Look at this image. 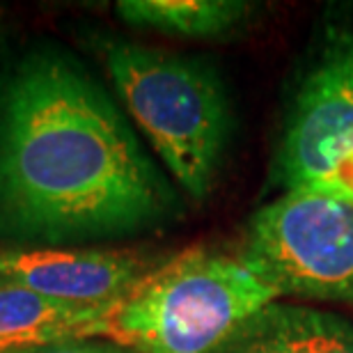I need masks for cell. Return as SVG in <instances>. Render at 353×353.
<instances>
[{"label":"cell","instance_id":"1","mask_svg":"<svg viewBox=\"0 0 353 353\" xmlns=\"http://www.w3.org/2000/svg\"><path fill=\"white\" fill-rule=\"evenodd\" d=\"M170 186L101 85L60 51H34L0 90V230L69 243L152 228Z\"/></svg>","mask_w":353,"mask_h":353},{"label":"cell","instance_id":"2","mask_svg":"<svg viewBox=\"0 0 353 353\" xmlns=\"http://www.w3.org/2000/svg\"><path fill=\"white\" fill-rule=\"evenodd\" d=\"M278 296L243 255L190 248L152 266L105 310L94 337L131 353H216Z\"/></svg>","mask_w":353,"mask_h":353},{"label":"cell","instance_id":"3","mask_svg":"<svg viewBox=\"0 0 353 353\" xmlns=\"http://www.w3.org/2000/svg\"><path fill=\"white\" fill-rule=\"evenodd\" d=\"M105 65L126 108L190 197L214 186L230 110L223 83L204 60L119 41Z\"/></svg>","mask_w":353,"mask_h":353},{"label":"cell","instance_id":"4","mask_svg":"<svg viewBox=\"0 0 353 353\" xmlns=\"http://www.w3.org/2000/svg\"><path fill=\"white\" fill-rule=\"evenodd\" d=\"M241 255L280 296L353 301V200L287 190L252 216Z\"/></svg>","mask_w":353,"mask_h":353},{"label":"cell","instance_id":"5","mask_svg":"<svg viewBox=\"0 0 353 353\" xmlns=\"http://www.w3.org/2000/svg\"><path fill=\"white\" fill-rule=\"evenodd\" d=\"M353 150V32L323 48L285 117L275 179L287 190L321 181Z\"/></svg>","mask_w":353,"mask_h":353},{"label":"cell","instance_id":"6","mask_svg":"<svg viewBox=\"0 0 353 353\" xmlns=\"http://www.w3.org/2000/svg\"><path fill=\"white\" fill-rule=\"evenodd\" d=\"M150 268V259L129 250H5L0 285L23 287L69 305L108 310Z\"/></svg>","mask_w":353,"mask_h":353},{"label":"cell","instance_id":"7","mask_svg":"<svg viewBox=\"0 0 353 353\" xmlns=\"http://www.w3.org/2000/svg\"><path fill=\"white\" fill-rule=\"evenodd\" d=\"M105 310H92L39 296L23 287L0 285V342L48 344L94 337Z\"/></svg>","mask_w":353,"mask_h":353},{"label":"cell","instance_id":"8","mask_svg":"<svg viewBox=\"0 0 353 353\" xmlns=\"http://www.w3.org/2000/svg\"><path fill=\"white\" fill-rule=\"evenodd\" d=\"M250 7L239 0H122L126 23L179 37H216L236 26Z\"/></svg>","mask_w":353,"mask_h":353},{"label":"cell","instance_id":"9","mask_svg":"<svg viewBox=\"0 0 353 353\" xmlns=\"http://www.w3.org/2000/svg\"><path fill=\"white\" fill-rule=\"evenodd\" d=\"M264 314L287 353H353V323L342 316L278 303Z\"/></svg>","mask_w":353,"mask_h":353},{"label":"cell","instance_id":"10","mask_svg":"<svg viewBox=\"0 0 353 353\" xmlns=\"http://www.w3.org/2000/svg\"><path fill=\"white\" fill-rule=\"evenodd\" d=\"M216 353H287L278 342L264 310L243 323Z\"/></svg>","mask_w":353,"mask_h":353},{"label":"cell","instance_id":"11","mask_svg":"<svg viewBox=\"0 0 353 353\" xmlns=\"http://www.w3.org/2000/svg\"><path fill=\"white\" fill-rule=\"evenodd\" d=\"M307 190H319V193H328V195L353 200V150L344 159L337 161L333 170L323 176L321 181L307 186Z\"/></svg>","mask_w":353,"mask_h":353},{"label":"cell","instance_id":"12","mask_svg":"<svg viewBox=\"0 0 353 353\" xmlns=\"http://www.w3.org/2000/svg\"><path fill=\"white\" fill-rule=\"evenodd\" d=\"M7 353H131L117 344H99L85 340H62L48 344H32V347H19Z\"/></svg>","mask_w":353,"mask_h":353},{"label":"cell","instance_id":"13","mask_svg":"<svg viewBox=\"0 0 353 353\" xmlns=\"http://www.w3.org/2000/svg\"><path fill=\"white\" fill-rule=\"evenodd\" d=\"M19 347H26V344H19V342H0V353H7L12 349H19ZM32 347V344H30Z\"/></svg>","mask_w":353,"mask_h":353}]
</instances>
